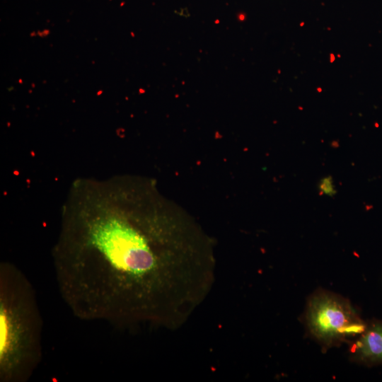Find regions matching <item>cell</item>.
Segmentation results:
<instances>
[{
    "label": "cell",
    "instance_id": "6da1fadb",
    "mask_svg": "<svg viewBox=\"0 0 382 382\" xmlns=\"http://www.w3.org/2000/svg\"><path fill=\"white\" fill-rule=\"evenodd\" d=\"M52 255L71 313L117 325L178 328L215 279L213 240L155 180L139 175L75 180Z\"/></svg>",
    "mask_w": 382,
    "mask_h": 382
},
{
    "label": "cell",
    "instance_id": "7a4b0ae2",
    "mask_svg": "<svg viewBox=\"0 0 382 382\" xmlns=\"http://www.w3.org/2000/svg\"><path fill=\"white\" fill-rule=\"evenodd\" d=\"M43 321L35 291L14 264H0V381L27 382L42 358Z\"/></svg>",
    "mask_w": 382,
    "mask_h": 382
},
{
    "label": "cell",
    "instance_id": "3957f363",
    "mask_svg": "<svg viewBox=\"0 0 382 382\" xmlns=\"http://www.w3.org/2000/svg\"><path fill=\"white\" fill-rule=\"evenodd\" d=\"M305 323L309 334L325 349L352 341L367 324L347 299L321 289L308 301Z\"/></svg>",
    "mask_w": 382,
    "mask_h": 382
},
{
    "label": "cell",
    "instance_id": "277c9868",
    "mask_svg": "<svg viewBox=\"0 0 382 382\" xmlns=\"http://www.w3.org/2000/svg\"><path fill=\"white\" fill-rule=\"evenodd\" d=\"M349 357L365 366L382 364V322L367 323L364 331L351 342Z\"/></svg>",
    "mask_w": 382,
    "mask_h": 382
},
{
    "label": "cell",
    "instance_id": "5b68a950",
    "mask_svg": "<svg viewBox=\"0 0 382 382\" xmlns=\"http://www.w3.org/2000/svg\"><path fill=\"white\" fill-rule=\"evenodd\" d=\"M318 188L323 195L333 197L337 193L334 180L330 175L321 178L318 183Z\"/></svg>",
    "mask_w": 382,
    "mask_h": 382
}]
</instances>
